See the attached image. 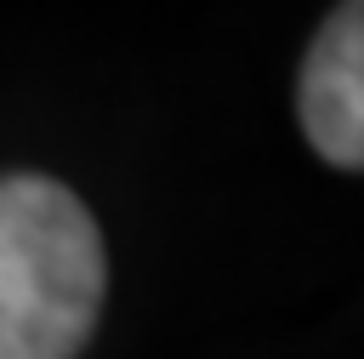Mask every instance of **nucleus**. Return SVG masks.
I'll list each match as a JSON object with an SVG mask.
<instances>
[{
  "label": "nucleus",
  "mask_w": 364,
  "mask_h": 359,
  "mask_svg": "<svg viewBox=\"0 0 364 359\" xmlns=\"http://www.w3.org/2000/svg\"><path fill=\"white\" fill-rule=\"evenodd\" d=\"M108 296L97 217L57 177H0V359H80Z\"/></svg>",
  "instance_id": "f257e3e1"
},
{
  "label": "nucleus",
  "mask_w": 364,
  "mask_h": 359,
  "mask_svg": "<svg viewBox=\"0 0 364 359\" xmlns=\"http://www.w3.org/2000/svg\"><path fill=\"white\" fill-rule=\"evenodd\" d=\"M296 114L307 142L336 165H364V0H341L301 57Z\"/></svg>",
  "instance_id": "f03ea898"
}]
</instances>
